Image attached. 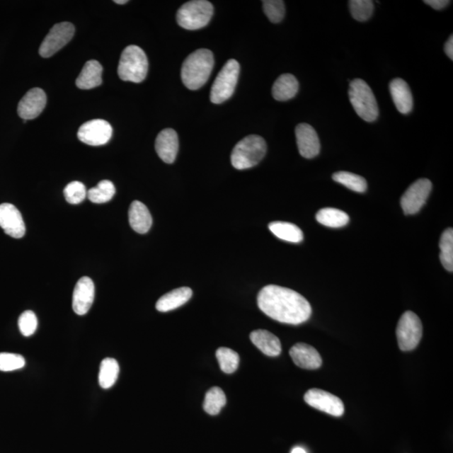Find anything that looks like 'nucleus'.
Instances as JSON below:
<instances>
[{
	"label": "nucleus",
	"instance_id": "obj_1",
	"mask_svg": "<svg viewBox=\"0 0 453 453\" xmlns=\"http://www.w3.org/2000/svg\"><path fill=\"white\" fill-rule=\"evenodd\" d=\"M257 301L265 315L280 323L299 325L311 315V306L304 297L279 285H266L258 294Z\"/></svg>",
	"mask_w": 453,
	"mask_h": 453
},
{
	"label": "nucleus",
	"instance_id": "obj_2",
	"mask_svg": "<svg viewBox=\"0 0 453 453\" xmlns=\"http://www.w3.org/2000/svg\"><path fill=\"white\" fill-rule=\"evenodd\" d=\"M214 66V54L210 50H197L185 58L181 67V80L188 89L197 90L210 79Z\"/></svg>",
	"mask_w": 453,
	"mask_h": 453
},
{
	"label": "nucleus",
	"instance_id": "obj_3",
	"mask_svg": "<svg viewBox=\"0 0 453 453\" xmlns=\"http://www.w3.org/2000/svg\"><path fill=\"white\" fill-rule=\"evenodd\" d=\"M267 151L265 140L259 135H248L235 146L231 162L235 169L246 170L259 164Z\"/></svg>",
	"mask_w": 453,
	"mask_h": 453
},
{
	"label": "nucleus",
	"instance_id": "obj_4",
	"mask_svg": "<svg viewBox=\"0 0 453 453\" xmlns=\"http://www.w3.org/2000/svg\"><path fill=\"white\" fill-rule=\"evenodd\" d=\"M148 67V59L143 50L137 45H129L122 52L117 74L123 81L142 83L147 78Z\"/></svg>",
	"mask_w": 453,
	"mask_h": 453
},
{
	"label": "nucleus",
	"instance_id": "obj_5",
	"mask_svg": "<svg viewBox=\"0 0 453 453\" xmlns=\"http://www.w3.org/2000/svg\"><path fill=\"white\" fill-rule=\"evenodd\" d=\"M350 102L357 115L366 122H374L379 116L377 101L372 89L362 79H355L350 83Z\"/></svg>",
	"mask_w": 453,
	"mask_h": 453
},
{
	"label": "nucleus",
	"instance_id": "obj_6",
	"mask_svg": "<svg viewBox=\"0 0 453 453\" xmlns=\"http://www.w3.org/2000/svg\"><path fill=\"white\" fill-rule=\"evenodd\" d=\"M214 15V6L206 0H193L179 8L176 21L183 29L195 30L203 28Z\"/></svg>",
	"mask_w": 453,
	"mask_h": 453
},
{
	"label": "nucleus",
	"instance_id": "obj_7",
	"mask_svg": "<svg viewBox=\"0 0 453 453\" xmlns=\"http://www.w3.org/2000/svg\"><path fill=\"white\" fill-rule=\"evenodd\" d=\"M240 67L234 59L226 62L212 85L210 93L211 102L220 104L228 101L234 93L239 80Z\"/></svg>",
	"mask_w": 453,
	"mask_h": 453
},
{
	"label": "nucleus",
	"instance_id": "obj_8",
	"mask_svg": "<svg viewBox=\"0 0 453 453\" xmlns=\"http://www.w3.org/2000/svg\"><path fill=\"white\" fill-rule=\"evenodd\" d=\"M423 324L413 311H406L398 321L396 336L398 347L402 351H411L418 346L423 338Z\"/></svg>",
	"mask_w": 453,
	"mask_h": 453
},
{
	"label": "nucleus",
	"instance_id": "obj_9",
	"mask_svg": "<svg viewBox=\"0 0 453 453\" xmlns=\"http://www.w3.org/2000/svg\"><path fill=\"white\" fill-rule=\"evenodd\" d=\"M75 27L69 22L56 24L40 45L39 53L45 58L51 57L74 38Z\"/></svg>",
	"mask_w": 453,
	"mask_h": 453
},
{
	"label": "nucleus",
	"instance_id": "obj_10",
	"mask_svg": "<svg viewBox=\"0 0 453 453\" xmlns=\"http://www.w3.org/2000/svg\"><path fill=\"white\" fill-rule=\"evenodd\" d=\"M432 184L425 178L419 179L411 184L401 197V204L406 215L418 214L427 202L432 191Z\"/></svg>",
	"mask_w": 453,
	"mask_h": 453
},
{
	"label": "nucleus",
	"instance_id": "obj_11",
	"mask_svg": "<svg viewBox=\"0 0 453 453\" xmlns=\"http://www.w3.org/2000/svg\"><path fill=\"white\" fill-rule=\"evenodd\" d=\"M113 134L112 126L103 120H93L81 125L78 138L81 142L92 147H99L110 142Z\"/></svg>",
	"mask_w": 453,
	"mask_h": 453
},
{
	"label": "nucleus",
	"instance_id": "obj_12",
	"mask_svg": "<svg viewBox=\"0 0 453 453\" xmlns=\"http://www.w3.org/2000/svg\"><path fill=\"white\" fill-rule=\"evenodd\" d=\"M306 404L315 409L333 416H341L344 413L343 402L338 397L320 389H311L306 393Z\"/></svg>",
	"mask_w": 453,
	"mask_h": 453
},
{
	"label": "nucleus",
	"instance_id": "obj_13",
	"mask_svg": "<svg viewBox=\"0 0 453 453\" xmlns=\"http://www.w3.org/2000/svg\"><path fill=\"white\" fill-rule=\"evenodd\" d=\"M0 226L4 233L13 239H21L25 234V225L21 212L11 203L0 205Z\"/></svg>",
	"mask_w": 453,
	"mask_h": 453
},
{
	"label": "nucleus",
	"instance_id": "obj_14",
	"mask_svg": "<svg viewBox=\"0 0 453 453\" xmlns=\"http://www.w3.org/2000/svg\"><path fill=\"white\" fill-rule=\"evenodd\" d=\"M47 104V95L42 89L35 88L28 91L18 105V115L27 121L34 120L42 113Z\"/></svg>",
	"mask_w": 453,
	"mask_h": 453
},
{
	"label": "nucleus",
	"instance_id": "obj_15",
	"mask_svg": "<svg viewBox=\"0 0 453 453\" xmlns=\"http://www.w3.org/2000/svg\"><path fill=\"white\" fill-rule=\"evenodd\" d=\"M297 147L301 156L312 159L320 153L321 144L314 127L308 124H300L296 128Z\"/></svg>",
	"mask_w": 453,
	"mask_h": 453
},
{
	"label": "nucleus",
	"instance_id": "obj_16",
	"mask_svg": "<svg viewBox=\"0 0 453 453\" xmlns=\"http://www.w3.org/2000/svg\"><path fill=\"white\" fill-rule=\"evenodd\" d=\"M95 297V287L92 280L87 276L81 277L76 287L72 296V308L76 314H87L92 307Z\"/></svg>",
	"mask_w": 453,
	"mask_h": 453
},
{
	"label": "nucleus",
	"instance_id": "obj_17",
	"mask_svg": "<svg viewBox=\"0 0 453 453\" xmlns=\"http://www.w3.org/2000/svg\"><path fill=\"white\" fill-rule=\"evenodd\" d=\"M179 149L178 135L172 129L163 130L156 139V151L159 157L167 164L176 161Z\"/></svg>",
	"mask_w": 453,
	"mask_h": 453
},
{
	"label": "nucleus",
	"instance_id": "obj_18",
	"mask_svg": "<svg viewBox=\"0 0 453 453\" xmlns=\"http://www.w3.org/2000/svg\"><path fill=\"white\" fill-rule=\"evenodd\" d=\"M294 364L305 369H316L323 364L319 352L308 344L299 343L289 350Z\"/></svg>",
	"mask_w": 453,
	"mask_h": 453
},
{
	"label": "nucleus",
	"instance_id": "obj_19",
	"mask_svg": "<svg viewBox=\"0 0 453 453\" xmlns=\"http://www.w3.org/2000/svg\"><path fill=\"white\" fill-rule=\"evenodd\" d=\"M391 97L398 112L407 115L413 108V98L409 85L401 79H394L389 84Z\"/></svg>",
	"mask_w": 453,
	"mask_h": 453
},
{
	"label": "nucleus",
	"instance_id": "obj_20",
	"mask_svg": "<svg viewBox=\"0 0 453 453\" xmlns=\"http://www.w3.org/2000/svg\"><path fill=\"white\" fill-rule=\"evenodd\" d=\"M251 340L253 345L270 357H276L282 352V343L280 339L267 330H256L251 333Z\"/></svg>",
	"mask_w": 453,
	"mask_h": 453
},
{
	"label": "nucleus",
	"instance_id": "obj_21",
	"mask_svg": "<svg viewBox=\"0 0 453 453\" xmlns=\"http://www.w3.org/2000/svg\"><path fill=\"white\" fill-rule=\"evenodd\" d=\"M129 221L131 228L136 233L147 234L152 226V217L147 207L139 201L131 203L129 210Z\"/></svg>",
	"mask_w": 453,
	"mask_h": 453
},
{
	"label": "nucleus",
	"instance_id": "obj_22",
	"mask_svg": "<svg viewBox=\"0 0 453 453\" xmlns=\"http://www.w3.org/2000/svg\"><path fill=\"white\" fill-rule=\"evenodd\" d=\"M103 67L101 63L91 60L86 63L80 75L76 80V85L80 89L88 90L102 84Z\"/></svg>",
	"mask_w": 453,
	"mask_h": 453
},
{
	"label": "nucleus",
	"instance_id": "obj_23",
	"mask_svg": "<svg viewBox=\"0 0 453 453\" xmlns=\"http://www.w3.org/2000/svg\"><path fill=\"white\" fill-rule=\"evenodd\" d=\"M193 296L189 287H180L164 294L156 302V309L161 312H167L176 309L187 303Z\"/></svg>",
	"mask_w": 453,
	"mask_h": 453
},
{
	"label": "nucleus",
	"instance_id": "obj_24",
	"mask_svg": "<svg viewBox=\"0 0 453 453\" xmlns=\"http://www.w3.org/2000/svg\"><path fill=\"white\" fill-rule=\"evenodd\" d=\"M299 90V83L296 76L292 74L280 76L272 88V95L275 101H287L296 96Z\"/></svg>",
	"mask_w": 453,
	"mask_h": 453
},
{
	"label": "nucleus",
	"instance_id": "obj_25",
	"mask_svg": "<svg viewBox=\"0 0 453 453\" xmlns=\"http://www.w3.org/2000/svg\"><path fill=\"white\" fill-rule=\"evenodd\" d=\"M269 229L272 234L284 241L291 243H301L303 240V233L297 225L287 222H273L269 224Z\"/></svg>",
	"mask_w": 453,
	"mask_h": 453
},
{
	"label": "nucleus",
	"instance_id": "obj_26",
	"mask_svg": "<svg viewBox=\"0 0 453 453\" xmlns=\"http://www.w3.org/2000/svg\"><path fill=\"white\" fill-rule=\"evenodd\" d=\"M316 219L319 224L329 228H342L350 222V216L337 208L325 207L317 212Z\"/></svg>",
	"mask_w": 453,
	"mask_h": 453
},
{
	"label": "nucleus",
	"instance_id": "obj_27",
	"mask_svg": "<svg viewBox=\"0 0 453 453\" xmlns=\"http://www.w3.org/2000/svg\"><path fill=\"white\" fill-rule=\"evenodd\" d=\"M120 374L119 362L112 357L104 359L98 374V383L103 389H110L115 385Z\"/></svg>",
	"mask_w": 453,
	"mask_h": 453
},
{
	"label": "nucleus",
	"instance_id": "obj_28",
	"mask_svg": "<svg viewBox=\"0 0 453 453\" xmlns=\"http://www.w3.org/2000/svg\"><path fill=\"white\" fill-rule=\"evenodd\" d=\"M333 180L356 193H365L368 188L367 181L362 176L348 171H338L333 175Z\"/></svg>",
	"mask_w": 453,
	"mask_h": 453
},
{
	"label": "nucleus",
	"instance_id": "obj_29",
	"mask_svg": "<svg viewBox=\"0 0 453 453\" xmlns=\"http://www.w3.org/2000/svg\"><path fill=\"white\" fill-rule=\"evenodd\" d=\"M226 396L222 389L219 387L211 388L206 394L205 400L203 402V409L207 414L216 415L226 405Z\"/></svg>",
	"mask_w": 453,
	"mask_h": 453
},
{
	"label": "nucleus",
	"instance_id": "obj_30",
	"mask_svg": "<svg viewBox=\"0 0 453 453\" xmlns=\"http://www.w3.org/2000/svg\"><path fill=\"white\" fill-rule=\"evenodd\" d=\"M116 190L112 181L103 180L96 187L91 188L87 196L93 203H105L110 202L115 196Z\"/></svg>",
	"mask_w": 453,
	"mask_h": 453
},
{
	"label": "nucleus",
	"instance_id": "obj_31",
	"mask_svg": "<svg viewBox=\"0 0 453 453\" xmlns=\"http://www.w3.org/2000/svg\"><path fill=\"white\" fill-rule=\"evenodd\" d=\"M440 260L444 268L453 271V229L444 231L440 240Z\"/></svg>",
	"mask_w": 453,
	"mask_h": 453
},
{
	"label": "nucleus",
	"instance_id": "obj_32",
	"mask_svg": "<svg viewBox=\"0 0 453 453\" xmlns=\"http://www.w3.org/2000/svg\"><path fill=\"white\" fill-rule=\"evenodd\" d=\"M216 357L220 369L225 374H233L237 370L239 356L236 352L229 348H219L216 352Z\"/></svg>",
	"mask_w": 453,
	"mask_h": 453
},
{
	"label": "nucleus",
	"instance_id": "obj_33",
	"mask_svg": "<svg viewBox=\"0 0 453 453\" xmlns=\"http://www.w3.org/2000/svg\"><path fill=\"white\" fill-rule=\"evenodd\" d=\"M351 15L357 21H367L374 12V3L371 0H351L350 1Z\"/></svg>",
	"mask_w": 453,
	"mask_h": 453
},
{
	"label": "nucleus",
	"instance_id": "obj_34",
	"mask_svg": "<svg viewBox=\"0 0 453 453\" xmlns=\"http://www.w3.org/2000/svg\"><path fill=\"white\" fill-rule=\"evenodd\" d=\"M25 365L24 357L16 353L0 352V371L11 372L21 369Z\"/></svg>",
	"mask_w": 453,
	"mask_h": 453
},
{
	"label": "nucleus",
	"instance_id": "obj_35",
	"mask_svg": "<svg viewBox=\"0 0 453 453\" xmlns=\"http://www.w3.org/2000/svg\"><path fill=\"white\" fill-rule=\"evenodd\" d=\"M87 194L88 192L84 184L80 183V181H72L64 189V196L67 202L74 204V205L83 202L86 197H87Z\"/></svg>",
	"mask_w": 453,
	"mask_h": 453
},
{
	"label": "nucleus",
	"instance_id": "obj_36",
	"mask_svg": "<svg viewBox=\"0 0 453 453\" xmlns=\"http://www.w3.org/2000/svg\"><path fill=\"white\" fill-rule=\"evenodd\" d=\"M262 3L265 13L272 23H279L284 19L285 8L282 0H265Z\"/></svg>",
	"mask_w": 453,
	"mask_h": 453
},
{
	"label": "nucleus",
	"instance_id": "obj_37",
	"mask_svg": "<svg viewBox=\"0 0 453 453\" xmlns=\"http://www.w3.org/2000/svg\"><path fill=\"white\" fill-rule=\"evenodd\" d=\"M18 324H19L22 335H24L25 337H30L38 329V317L33 311H25L21 315Z\"/></svg>",
	"mask_w": 453,
	"mask_h": 453
},
{
	"label": "nucleus",
	"instance_id": "obj_38",
	"mask_svg": "<svg viewBox=\"0 0 453 453\" xmlns=\"http://www.w3.org/2000/svg\"><path fill=\"white\" fill-rule=\"evenodd\" d=\"M424 3L432 7L434 10L440 11L449 6L451 2L448 1V0H425Z\"/></svg>",
	"mask_w": 453,
	"mask_h": 453
},
{
	"label": "nucleus",
	"instance_id": "obj_39",
	"mask_svg": "<svg viewBox=\"0 0 453 453\" xmlns=\"http://www.w3.org/2000/svg\"><path fill=\"white\" fill-rule=\"evenodd\" d=\"M444 50H445V52L447 56L453 60V36L452 35L450 36L449 39L447 40V42L445 44V47H444Z\"/></svg>",
	"mask_w": 453,
	"mask_h": 453
},
{
	"label": "nucleus",
	"instance_id": "obj_40",
	"mask_svg": "<svg viewBox=\"0 0 453 453\" xmlns=\"http://www.w3.org/2000/svg\"><path fill=\"white\" fill-rule=\"evenodd\" d=\"M291 453H307L304 448L297 447L293 448V450Z\"/></svg>",
	"mask_w": 453,
	"mask_h": 453
},
{
	"label": "nucleus",
	"instance_id": "obj_41",
	"mask_svg": "<svg viewBox=\"0 0 453 453\" xmlns=\"http://www.w3.org/2000/svg\"><path fill=\"white\" fill-rule=\"evenodd\" d=\"M115 3L119 4H125L126 3H128V1H127V0H115Z\"/></svg>",
	"mask_w": 453,
	"mask_h": 453
}]
</instances>
